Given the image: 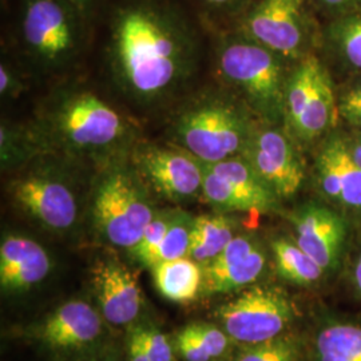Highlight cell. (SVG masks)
I'll use <instances>...</instances> for the list:
<instances>
[{
    "label": "cell",
    "instance_id": "obj_1",
    "mask_svg": "<svg viewBox=\"0 0 361 361\" xmlns=\"http://www.w3.org/2000/svg\"><path fill=\"white\" fill-rule=\"evenodd\" d=\"M111 52L125 90L142 101L166 97L193 70V44L186 28L149 4L125 8L116 16Z\"/></svg>",
    "mask_w": 361,
    "mask_h": 361
},
{
    "label": "cell",
    "instance_id": "obj_2",
    "mask_svg": "<svg viewBox=\"0 0 361 361\" xmlns=\"http://www.w3.org/2000/svg\"><path fill=\"white\" fill-rule=\"evenodd\" d=\"M25 337L50 361H97L118 343L92 301L71 298L27 325Z\"/></svg>",
    "mask_w": 361,
    "mask_h": 361
},
{
    "label": "cell",
    "instance_id": "obj_3",
    "mask_svg": "<svg viewBox=\"0 0 361 361\" xmlns=\"http://www.w3.org/2000/svg\"><path fill=\"white\" fill-rule=\"evenodd\" d=\"M147 188L135 166L116 165L99 178L91 198V221L106 244L130 252L140 243L157 214Z\"/></svg>",
    "mask_w": 361,
    "mask_h": 361
},
{
    "label": "cell",
    "instance_id": "obj_4",
    "mask_svg": "<svg viewBox=\"0 0 361 361\" xmlns=\"http://www.w3.org/2000/svg\"><path fill=\"white\" fill-rule=\"evenodd\" d=\"M222 78L243 95L262 122H284L285 89L289 73L284 58L243 35L226 42L219 56Z\"/></svg>",
    "mask_w": 361,
    "mask_h": 361
},
{
    "label": "cell",
    "instance_id": "obj_5",
    "mask_svg": "<svg viewBox=\"0 0 361 361\" xmlns=\"http://www.w3.org/2000/svg\"><path fill=\"white\" fill-rule=\"evenodd\" d=\"M255 128L244 106L212 95L180 111L174 137L180 147L202 164H216L243 154Z\"/></svg>",
    "mask_w": 361,
    "mask_h": 361
},
{
    "label": "cell",
    "instance_id": "obj_6",
    "mask_svg": "<svg viewBox=\"0 0 361 361\" xmlns=\"http://www.w3.org/2000/svg\"><path fill=\"white\" fill-rule=\"evenodd\" d=\"M338 118L337 91L323 62L314 54L297 61L285 89L286 130L298 142H319Z\"/></svg>",
    "mask_w": 361,
    "mask_h": 361
},
{
    "label": "cell",
    "instance_id": "obj_7",
    "mask_svg": "<svg viewBox=\"0 0 361 361\" xmlns=\"http://www.w3.org/2000/svg\"><path fill=\"white\" fill-rule=\"evenodd\" d=\"M214 317L237 344H257L292 329L296 307L284 288L259 281L233 293Z\"/></svg>",
    "mask_w": 361,
    "mask_h": 361
},
{
    "label": "cell",
    "instance_id": "obj_8",
    "mask_svg": "<svg viewBox=\"0 0 361 361\" xmlns=\"http://www.w3.org/2000/svg\"><path fill=\"white\" fill-rule=\"evenodd\" d=\"M51 133L66 149L77 153L104 154L129 138L123 116L91 92L65 98L50 118Z\"/></svg>",
    "mask_w": 361,
    "mask_h": 361
},
{
    "label": "cell",
    "instance_id": "obj_9",
    "mask_svg": "<svg viewBox=\"0 0 361 361\" xmlns=\"http://www.w3.org/2000/svg\"><path fill=\"white\" fill-rule=\"evenodd\" d=\"M322 32L308 0H257L247 11L244 34L284 59L300 61Z\"/></svg>",
    "mask_w": 361,
    "mask_h": 361
},
{
    "label": "cell",
    "instance_id": "obj_10",
    "mask_svg": "<svg viewBox=\"0 0 361 361\" xmlns=\"http://www.w3.org/2000/svg\"><path fill=\"white\" fill-rule=\"evenodd\" d=\"M202 197L222 213L268 214L281 209V200L241 155L204 164Z\"/></svg>",
    "mask_w": 361,
    "mask_h": 361
},
{
    "label": "cell",
    "instance_id": "obj_11",
    "mask_svg": "<svg viewBox=\"0 0 361 361\" xmlns=\"http://www.w3.org/2000/svg\"><path fill=\"white\" fill-rule=\"evenodd\" d=\"M312 177L319 200L352 224L361 222V168L350 154L344 131L332 130L317 142Z\"/></svg>",
    "mask_w": 361,
    "mask_h": 361
},
{
    "label": "cell",
    "instance_id": "obj_12",
    "mask_svg": "<svg viewBox=\"0 0 361 361\" xmlns=\"http://www.w3.org/2000/svg\"><path fill=\"white\" fill-rule=\"evenodd\" d=\"M241 157L280 200L295 197L307 178L305 162L295 138L280 125H256Z\"/></svg>",
    "mask_w": 361,
    "mask_h": 361
},
{
    "label": "cell",
    "instance_id": "obj_13",
    "mask_svg": "<svg viewBox=\"0 0 361 361\" xmlns=\"http://www.w3.org/2000/svg\"><path fill=\"white\" fill-rule=\"evenodd\" d=\"M293 238L325 273L334 276L348 257L352 222L322 200H310L289 214Z\"/></svg>",
    "mask_w": 361,
    "mask_h": 361
},
{
    "label": "cell",
    "instance_id": "obj_14",
    "mask_svg": "<svg viewBox=\"0 0 361 361\" xmlns=\"http://www.w3.org/2000/svg\"><path fill=\"white\" fill-rule=\"evenodd\" d=\"M77 8L70 0H27L22 32L27 49L46 65H61L77 49Z\"/></svg>",
    "mask_w": 361,
    "mask_h": 361
},
{
    "label": "cell",
    "instance_id": "obj_15",
    "mask_svg": "<svg viewBox=\"0 0 361 361\" xmlns=\"http://www.w3.org/2000/svg\"><path fill=\"white\" fill-rule=\"evenodd\" d=\"M13 202L40 226L56 234L71 232L79 219V201L73 186L63 178L35 173L10 185Z\"/></svg>",
    "mask_w": 361,
    "mask_h": 361
},
{
    "label": "cell",
    "instance_id": "obj_16",
    "mask_svg": "<svg viewBox=\"0 0 361 361\" xmlns=\"http://www.w3.org/2000/svg\"><path fill=\"white\" fill-rule=\"evenodd\" d=\"M91 296L94 305L114 329H129L141 322L145 310L138 277L118 258L98 257L91 265Z\"/></svg>",
    "mask_w": 361,
    "mask_h": 361
},
{
    "label": "cell",
    "instance_id": "obj_17",
    "mask_svg": "<svg viewBox=\"0 0 361 361\" xmlns=\"http://www.w3.org/2000/svg\"><path fill=\"white\" fill-rule=\"evenodd\" d=\"M134 166L146 185L169 201L202 194L204 164L182 147L143 146L135 152Z\"/></svg>",
    "mask_w": 361,
    "mask_h": 361
},
{
    "label": "cell",
    "instance_id": "obj_18",
    "mask_svg": "<svg viewBox=\"0 0 361 361\" xmlns=\"http://www.w3.org/2000/svg\"><path fill=\"white\" fill-rule=\"evenodd\" d=\"M268 268V252L252 233H238L204 267L202 295H233L259 283Z\"/></svg>",
    "mask_w": 361,
    "mask_h": 361
},
{
    "label": "cell",
    "instance_id": "obj_19",
    "mask_svg": "<svg viewBox=\"0 0 361 361\" xmlns=\"http://www.w3.org/2000/svg\"><path fill=\"white\" fill-rule=\"evenodd\" d=\"M49 252L31 237L7 234L0 244V289L3 296L23 295L51 274Z\"/></svg>",
    "mask_w": 361,
    "mask_h": 361
},
{
    "label": "cell",
    "instance_id": "obj_20",
    "mask_svg": "<svg viewBox=\"0 0 361 361\" xmlns=\"http://www.w3.org/2000/svg\"><path fill=\"white\" fill-rule=\"evenodd\" d=\"M305 341L310 361H361V317L320 308Z\"/></svg>",
    "mask_w": 361,
    "mask_h": 361
},
{
    "label": "cell",
    "instance_id": "obj_21",
    "mask_svg": "<svg viewBox=\"0 0 361 361\" xmlns=\"http://www.w3.org/2000/svg\"><path fill=\"white\" fill-rule=\"evenodd\" d=\"M150 271L157 290L169 301L188 304L202 293L204 267L189 256L158 262Z\"/></svg>",
    "mask_w": 361,
    "mask_h": 361
},
{
    "label": "cell",
    "instance_id": "obj_22",
    "mask_svg": "<svg viewBox=\"0 0 361 361\" xmlns=\"http://www.w3.org/2000/svg\"><path fill=\"white\" fill-rule=\"evenodd\" d=\"M269 246L274 271L285 283L310 288L322 284L325 279H328L323 268L298 246L293 237H274Z\"/></svg>",
    "mask_w": 361,
    "mask_h": 361
},
{
    "label": "cell",
    "instance_id": "obj_23",
    "mask_svg": "<svg viewBox=\"0 0 361 361\" xmlns=\"http://www.w3.org/2000/svg\"><path fill=\"white\" fill-rule=\"evenodd\" d=\"M238 234L237 219L228 213L194 217L189 257L207 267Z\"/></svg>",
    "mask_w": 361,
    "mask_h": 361
},
{
    "label": "cell",
    "instance_id": "obj_24",
    "mask_svg": "<svg viewBox=\"0 0 361 361\" xmlns=\"http://www.w3.org/2000/svg\"><path fill=\"white\" fill-rule=\"evenodd\" d=\"M322 31L326 49L355 75H361V8L329 19Z\"/></svg>",
    "mask_w": 361,
    "mask_h": 361
},
{
    "label": "cell",
    "instance_id": "obj_25",
    "mask_svg": "<svg viewBox=\"0 0 361 361\" xmlns=\"http://www.w3.org/2000/svg\"><path fill=\"white\" fill-rule=\"evenodd\" d=\"M228 361H310L305 335L293 329L257 344H237Z\"/></svg>",
    "mask_w": 361,
    "mask_h": 361
},
{
    "label": "cell",
    "instance_id": "obj_26",
    "mask_svg": "<svg viewBox=\"0 0 361 361\" xmlns=\"http://www.w3.org/2000/svg\"><path fill=\"white\" fill-rule=\"evenodd\" d=\"M193 221L194 217L190 214L182 210L176 212V216L169 226L168 232L153 255L149 269H152L158 262L189 256Z\"/></svg>",
    "mask_w": 361,
    "mask_h": 361
},
{
    "label": "cell",
    "instance_id": "obj_27",
    "mask_svg": "<svg viewBox=\"0 0 361 361\" xmlns=\"http://www.w3.org/2000/svg\"><path fill=\"white\" fill-rule=\"evenodd\" d=\"M198 345L212 361H228L237 343L216 322H194L186 324Z\"/></svg>",
    "mask_w": 361,
    "mask_h": 361
},
{
    "label": "cell",
    "instance_id": "obj_28",
    "mask_svg": "<svg viewBox=\"0 0 361 361\" xmlns=\"http://www.w3.org/2000/svg\"><path fill=\"white\" fill-rule=\"evenodd\" d=\"M176 212L177 210L157 212L154 219H152V222L145 229L140 243L129 252L134 261H137L145 268L150 267L153 255L168 232L169 226L176 216Z\"/></svg>",
    "mask_w": 361,
    "mask_h": 361
},
{
    "label": "cell",
    "instance_id": "obj_29",
    "mask_svg": "<svg viewBox=\"0 0 361 361\" xmlns=\"http://www.w3.org/2000/svg\"><path fill=\"white\" fill-rule=\"evenodd\" d=\"M131 328L140 336L150 361H180L171 336L166 335L153 322L145 320L143 317L141 322L131 325Z\"/></svg>",
    "mask_w": 361,
    "mask_h": 361
},
{
    "label": "cell",
    "instance_id": "obj_30",
    "mask_svg": "<svg viewBox=\"0 0 361 361\" xmlns=\"http://www.w3.org/2000/svg\"><path fill=\"white\" fill-rule=\"evenodd\" d=\"M337 110L352 129H361V75L337 91Z\"/></svg>",
    "mask_w": 361,
    "mask_h": 361
},
{
    "label": "cell",
    "instance_id": "obj_31",
    "mask_svg": "<svg viewBox=\"0 0 361 361\" xmlns=\"http://www.w3.org/2000/svg\"><path fill=\"white\" fill-rule=\"evenodd\" d=\"M174 349L180 361H212L205 350L198 345L193 334L183 325L177 332L171 335Z\"/></svg>",
    "mask_w": 361,
    "mask_h": 361
},
{
    "label": "cell",
    "instance_id": "obj_32",
    "mask_svg": "<svg viewBox=\"0 0 361 361\" xmlns=\"http://www.w3.org/2000/svg\"><path fill=\"white\" fill-rule=\"evenodd\" d=\"M329 19L352 13L361 8V0H312Z\"/></svg>",
    "mask_w": 361,
    "mask_h": 361
},
{
    "label": "cell",
    "instance_id": "obj_33",
    "mask_svg": "<svg viewBox=\"0 0 361 361\" xmlns=\"http://www.w3.org/2000/svg\"><path fill=\"white\" fill-rule=\"evenodd\" d=\"M350 259L347 258V279L353 293L361 300V238L350 253Z\"/></svg>",
    "mask_w": 361,
    "mask_h": 361
},
{
    "label": "cell",
    "instance_id": "obj_34",
    "mask_svg": "<svg viewBox=\"0 0 361 361\" xmlns=\"http://www.w3.org/2000/svg\"><path fill=\"white\" fill-rule=\"evenodd\" d=\"M125 355L126 361H150L140 336L131 326L125 335Z\"/></svg>",
    "mask_w": 361,
    "mask_h": 361
},
{
    "label": "cell",
    "instance_id": "obj_35",
    "mask_svg": "<svg viewBox=\"0 0 361 361\" xmlns=\"http://www.w3.org/2000/svg\"><path fill=\"white\" fill-rule=\"evenodd\" d=\"M345 134H347V142H348L350 154L361 168V129H352L350 133H345Z\"/></svg>",
    "mask_w": 361,
    "mask_h": 361
},
{
    "label": "cell",
    "instance_id": "obj_36",
    "mask_svg": "<svg viewBox=\"0 0 361 361\" xmlns=\"http://www.w3.org/2000/svg\"><path fill=\"white\" fill-rule=\"evenodd\" d=\"M15 79H13L10 70L4 65L0 67V91L1 94H10L15 90Z\"/></svg>",
    "mask_w": 361,
    "mask_h": 361
},
{
    "label": "cell",
    "instance_id": "obj_37",
    "mask_svg": "<svg viewBox=\"0 0 361 361\" xmlns=\"http://www.w3.org/2000/svg\"><path fill=\"white\" fill-rule=\"evenodd\" d=\"M97 361H126L125 355V341H118L113 348L110 349L104 357Z\"/></svg>",
    "mask_w": 361,
    "mask_h": 361
},
{
    "label": "cell",
    "instance_id": "obj_38",
    "mask_svg": "<svg viewBox=\"0 0 361 361\" xmlns=\"http://www.w3.org/2000/svg\"><path fill=\"white\" fill-rule=\"evenodd\" d=\"M70 1L74 4V7L77 8L78 11H80V10H85L92 0H70Z\"/></svg>",
    "mask_w": 361,
    "mask_h": 361
},
{
    "label": "cell",
    "instance_id": "obj_39",
    "mask_svg": "<svg viewBox=\"0 0 361 361\" xmlns=\"http://www.w3.org/2000/svg\"><path fill=\"white\" fill-rule=\"evenodd\" d=\"M205 1L212 4V6H219H219H229V4H233L238 0H205Z\"/></svg>",
    "mask_w": 361,
    "mask_h": 361
}]
</instances>
